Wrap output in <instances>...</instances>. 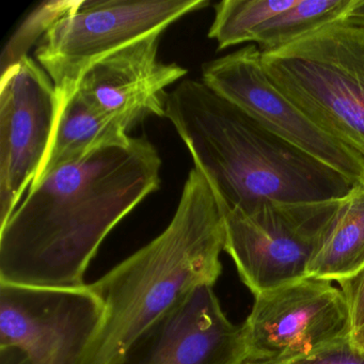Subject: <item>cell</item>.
Here are the masks:
<instances>
[{"instance_id":"277c9868","label":"cell","mask_w":364,"mask_h":364,"mask_svg":"<svg viewBox=\"0 0 364 364\" xmlns=\"http://www.w3.org/2000/svg\"><path fill=\"white\" fill-rule=\"evenodd\" d=\"M272 84L364 159V24L338 21L262 53Z\"/></svg>"},{"instance_id":"9a60e30c","label":"cell","mask_w":364,"mask_h":364,"mask_svg":"<svg viewBox=\"0 0 364 364\" xmlns=\"http://www.w3.org/2000/svg\"><path fill=\"white\" fill-rule=\"evenodd\" d=\"M355 0H297L293 7L268 21L257 33L261 53L274 52L312 31L347 18Z\"/></svg>"},{"instance_id":"7c38bea8","label":"cell","mask_w":364,"mask_h":364,"mask_svg":"<svg viewBox=\"0 0 364 364\" xmlns=\"http://www.w3.org/2000/svg\"><path fill=\"white\" fill-rule=\"evenodd\" d=\"M164 33H153L93 65L77 91L129 131L150 116L166 117L168 87L188 71L159 59Z\"/></svg>"},{"instance_id":"ba28073f","label":"cell","mask_w":364,"mask_h":364,"mask_svg":"<svg viewBox=\"0 0 364 364\" xmlns=\"http://www.w3.org/2000/svg\"><path fill=\"white\" fill-rule=\"evenodd\" d=\"M202 82L287 144L344 176L364 181V159L311 120L272 84L255 44L202 68Z\"/></svg>"},{"instance_id":"4fadbf2b","label":"cell","mask_w":364,"mask_h":364,"mask_svg":"<svg viewBox=\"0 0 364 364\" xmlns=\"http://www.w3.org/2000/svg\"><path fill=\"white\" fill-rule=\"evenodd\" d=\"M129 132L122 123L104 114L76 91L59 117L50 150L31 186L53 170L100 149L127 146L133 139Z\"/></svg>"},{"instance_id":"3957f363","label":"cell","mask_w":364,"mask_h":364,"mask_svg":"<svg viewBox=\"0 0 364 364\" xmlns=\"http://www.w3.org/2000/svg\"><path fill=\"white\" fill-rule=\"evenodd\" d=\"M165 118L215 195L231 208L248 212L266 201H331L353 186L202 80H182L169 92Z\"/></svg>"},{"instance_id":"8992f818","label":"cell","mask_w":364,"mask_h":364,"mask_svg":"<svg viewBox=\"0 0 364 364\" xmlns=\"http://www.w3.org/2000/svg\"><path fill=\"white\" fill-rule=\"evenodd\" d=\"M216 198L225 219V251L255 296L306 278L342 199L266 201L245 212Z\"/></svg>"},{"instance_id":"d6986e66","label":"cell","mask_w":364,"mask_h":364,"mask_svg":"<svg viewBox=\"0 0 364 364\" xmlns=\"http://www.w3.org/2000/svg\"><path fill=\"white\" fill-rule=\"evenodd\" d=\"M353 317V332L364 326V268L353 278L340 282Z\"/></svg>"},{"instance_id":"44dd1931","label":"cell","mask_w":364,"mask_h":364,"mask_svg":"<svg viewBox=\"0 0 364 364\" xmlns=\"http://www.w3.org/2000/svg\"><path fill=\"white\" fill-rule=\"evenodd\" d=\"M351 338H353V341L357 344V346L364 351V326H362L357 331L353 332Z\"/></svg>"},{"instance_id":"30bf717a","label":"cell","mask_w":364,"mask_h":364,"mask_svg":"<svg viewBox=\"0 0 364 364\" xmlns=\"http://www.w3.org/2000/svg\"><path fill=\"white\" fill-rule=\"evenodd\" d=\"M101 315L88 284L50 289L0 283V347H18L31 364H78Z\"/></svg>"},{"instance_id":"2e32d148","label":"cell","mask_w":364,"mask_h":364,"mask_svg":"<svg viewBox=\"0 0 364 364\" xmlns=\"http://www.w3.org/2000/svg\"><path fill=\"white\" fill-rule=\"evenodd\" d=\"M297 0H223L215 5L208 38L218 50L255 44L262 27L295 5Z\"/></svg>"},{"instance_id":"7a4b0ae2","label":"cell","mask_w":364,"mask_h":364,"mask_svg":"<svg viewBox=\"0 0 364 364\" xmlns=\"http://www.w3.org/2000/svg\"><path fill=\"white\" fill-rule=\"evenodd\" d=\"M225 219L210 182L193 168L173 218L156 238L88 284L102 306L78 364H117L155 321L223 270Z\"/></svg>"},{"instance_id":"e0dca14e","label":"cell","mask_w":364,"mask_h":364,"mask_svg":"<svg viewBox=\"0 0 364 364\" xmlns=\"http://www.w3.org/2000/svg\"><path fill=\"white\" fill-rule=\"evenodd\" d=\"M82 0H57L43 3L33 10L8 41L1 55V72L24 57L28 50L48 33V29L63 16L77 9Z\"/></svg>"},{"instance_id":"ffe728a7","label":"cell","mask_w":364,"mask_h":364,"mask_svg":"<svg viewBox=\"0 0 364 364\" xmlns=\"http://www.w3.org/2000/svg\"><path fill=\"white\" fill-rule=\"evenodd\" d=\"M0 364H31L24 351L18 347H0Z\"/></svg>"},{"instance_id":"8fae6325","label":"cell","mask_w":364,"mask_h":364,"mask_svg":"<svg viewBox=\"0 0 364 364\" xmlns=\"http://www.w3.org/2000/svg\"><path fill=\"white\" fill-rule=\"evenodd\" d=\"M242 326L228 318L212 285L191 291L155 321L117 364H240Z\"/></svg>"},{"instance_id":"52a82bcc","label":"cell","mask_w":364,"mask_h":364,"mask_svg":"<svg viewBox=\"0 0 364 364\" xmlns=\"http://www.w3.org/2000/svg\"><path fill=\"white\" fill-rule=\"evenodd\" d=\"M242 333L240 364H289L351 338L353 317L342 289L306 277L255 296Z\"/></svg>"},{"instance_id":"ac0fdd59","label":"cell","mask_w":364,"mask_h":364,"mask_svg":"<svg viewBox=\"0 0 364 364\" xmlns=\"http://www.w3.org/2000/svg\"><path fill=\"white\" fill-rule=\"evenodd\" d=\"M289 364H364V351L348 338Z\"/></svg>"},{"instance_id":"5bb4252c","label":"cell","mask_w":364,"mask_h":364,"mask_svg":"<svg viewBox=\"0 0 364 364\" xmlns=\"http://www.w3.org/2000/svg\"><path fill=\"white\" fill-rule=\"evenodd\" d=\"M364 268V181L340 200L312 259L306 277L342 282Z\"/></svg>"},{"instance_id":"9c48e42d","label":"cell","mask_w":364,"mask_h":364,"mask_svg":"<svg viewBox=\"0 0 364 364\" xmlns=\"http://www.w3.org/2000/svg\"><path fill=\"white\" fill-rule=\"evenodd\" d=\"M58 119L54 84L26 56L1 72L0 82V228L31 188L50 150Z\"/></svg>"},{"instance_id":"6da1fadb","label":"cell","mask_w":364,"mask_h":364,"mask_svg":"<svg viewBox=\"0 0 364 364\" xmlns=\"http://www.w3.org/2000/svg\"><path fill=\"white\" fill-rule=\"evenodd\" d=\"M163 166L146 137L100 149L29 188L0 228V283L80 289L108 234L161 187Z\"/></svg>"},{"instance_id":"5b68a950","label":"cell","mask_w":364,"mask_h":364,"mask_svg":"<svg viewBox=\"0 0 364 364\" xmlns=\"http://www.w3.org/2000/svg\"><path fill=\"white\" fill-rule=\"evenodd\" d=\"M208 5V0L82 1L48 29L35 50L54 84L58 119L93 65Z\"/></svg>"}]
</instances>
